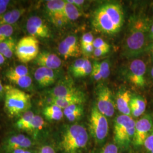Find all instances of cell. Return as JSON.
I'll use <instances>...</instances> for the list:
<instances>
[{"label":"cell","mask_w":153,"mask_h":153,"mask_svg":"<svg viewBox=\"0 0 153 153\" xmlns=\"http://www.w3.org/2000/svg\"><path fill=\"white\" fill-rule=\"evenodd\" d=\"M150 27L147 18L140 16L131 17L123 48L124 57L131 59L141 55L148 49Z\"/></svg>","instance_id":"1"},{"label":"cell","mask_w":153,"mask_h":153,"mask_svg":"<svg viewBox=\"0 0 153 153\" xmlns=\"http://www.w3.org/2000/svg\"><path fill=\"white\" fill-rule=\"evenodd\" d=\"M124 21V12L119 3H105L98 6L93 13V27L99 33L107 35L119 33Z\"/></svg>","instance_id":"2"},{"label":"cell","mask_w":153,"mask_h":153,"mask_svg":"<svg viewBox=\"0 0 153 153\" xmlns=\"http://www.w3.org/2000/svg\"><path fill=\"white\" fill-rule=\"evenodd\" d=\"M5 109L9 116H20L30 110L31 106V98L30 94L11 85L5 86Z\"/></svg>","instance_id":"3"},{"label":"cell","mask_w":153,"mask_h":153,"mask_svg":"<svg viewBox=\"0 0 153 153\" xmlns=\"http://www.w3.org/2000/svg\"><path fill=\"white\" fill-rule=\"evenodd\" d=\"M88 135L84 126L74 124L66 129L62 137L61 146L65 153H76L88 144Z\"/></svg>","instance_id":"4"},{"label":"cell","mask_w":153,"mask_h":153,"mask_svg":"<svg viewBox=\"0 0 153 153\" xmlns=\"http://www.w3.org/2000/svg\"><path fill=\"white\" fill-rule=\"evenodd\" d=\"M136 122L131 116L121 115L116 117L114 125V139L120 146H126L133 138Z\"/></svg>","instance_id":"5"},{"label":"cell","mask_w":153,"mask_h":153,"mask_svg":"<svg viewBox=\"0 0 153 153\" xmlns=\"http://www.w3.org/2000/svg\"><path fill=\"white\" fill-rule=\"evenodd\" d=\"M39 52V42L35 37L25 36L17 42L15 55L23 64L34 60Z\"/></svg>","instance_id":"6"},{"label":"cell","mask_w":153,"mask_h":153,"mask_svg":"<svg viewBox=\"0 0 153 153\" xmlns=\"http://www.w3.org/2000/svg\"><path fill=\"white\" fill-rule=\"evenodd\" d=\"M89 128L91 134L98 142L103 141L108 134V124L107 117L99 111L96 106L91 109Z\"/></svg>","instance_id":"7"},{"label":"cell","mask_w":153,"mask_h":153,"mask_svg":"<svg viewBox=\"0 0 153 153\" xmlns=\"http://www.w3.org/2000/svg\"><path fill=\"white\" fill-rule=\"evenodd\" d=\"M99 111L105 117H112L115 114V104L113 95L109 88L104 85L97 89V106Z\"/></svg>","instance_id":"8"},{"label":"cell","mask_w":153,"mask_h":153,"mask_svg":"<svg viewBox=\"0 0 153 153\" xmlns=\"http://www.w3.org/2000/svg\"><path fill=\"white\" fill-rule=\"evenodd\" d=\"M65 1L50 0L45 2V9L49 19L57 27H62L68 21L64 13Z\"/></svg>","instance_id":"9"},{"label":"cell","mask_w":153,"mask_h":153,"mask_svg":"<svg viewBox=\"0 0 153 153\" xmlns=\"http://www.w3.org/2000/svg\"><path fill=\"white\" fill-rule=\"evenodd\" d=\"M28 35L36 38H49L51 30L44 20L38 15H31L28 17L25 25Z\"/></svg>","instance_id":"10"},{"label":"cell","mask_w":153,"mask_h":153,"mask_svg":"<svg viewBox=\"0 0 153 153\" xmlns=\"http://www.w3.org/2000/svg\"><path fill=\"white\" fill-rule=\"evenodd\" d=\"M146 65L141 59H134L130 63L127 76L128 80L136 88H143L145 86V73Z\"/></svg>","instance_id":"11"},{"label":"cell","mask_w":153,"mask_h":153,"mask_svg":"<svg viewBox=\"0 0 153 153\" xmlns=\"http://www.w3.org/2000/svg\"><path fill=\"white\" fill-rule=\"evenodd\" d=\"M35 145L33 138L23 133H13L6 138L3 143V150L6 153H10L20 149H31Z\"/></svg>","instance_id":"12"},{"label":"cell","mask_w":153,"mask_h":153,"mask_svg":"<svg viewBox=\"0 0 153 153\" xmlns=\"http://www.w3.org/2000/svg\"><path fill=\"white\" fill-rule=\"evenodd\" d=\"M47 93L51 99L63 98L83 94L75 86L71 79H69L61 80Z\"/></svg>","instance_id":"13"},{"label":"cell","mask_w":153,"mask_h":153,"mask_svg":"<svg viewBox=\"0 0 153 153\" xmlns=\"http://www.w3.org/2000/svg\"><path fill=\"white\" fill-rule=\"evenodd\" d=\"M153 128V120L150 115L143 116L136 123L135 133L133 138L136 146L143 145L144 142Z\"/></svg>","instance_id":"14"},{"label":"cell","mask_w":153,"mask_h":153,"mask_svg":"<svg viewBox=\"0 0 153 153\" xmlns=\"http://www.w3.org/2000/svg\"><path fill=\"white\" fill-rule=\"evenodd\" d=\"M58 52L65 60L80 57L82 54L81 45L74 35H69L63 39L58 45Z\"/></svg>","instance_id":"15"},{"label":"cell","mask_w":153,"mask_h":153,"mask_svg":"<svg viewBox=\"0 0 153 153\" xmlns=\"http://www.w3.org/2000/svg\"><path fill=\"white\" fill-rule=\"evenodd\" d=\"M33 78L39 88H47L55 83L57 74L54 70L45 67H38L34 71Z\"/></svg>","instance_id":"16"},{"label":"cell","mask_w":153,"mask_h":153,"mask_svg":"<svg viewBox=\"0 0 153 153\" xmlns=\"http://www.w3.org/2000/svg\"><path fill=\"white\" fill-rule=\"evenodd\" d=\"M34 63L39 67H45L52 70H56L62 65V60L57 55L46 51L39 52Z\"/></svg>","instance_id":"17"},{"label":"cell","mask_w":153,"mask_h":153,"mask_svg":"<svg viewBox=\"0 0 153 153\" xmlns=\"http://www.w3.org/2000/svg\"><path fill=\"white\" fill-rule=\"evenodd\" d=\"M131 95L130 91L121 89L117 93L116 96V107L122 115L131 116L130 109V102Z\"/></svg>","instance_id":"18"},{"label":"cell","mask_w":153,"mask_h":153,"mask_svg":"<svg viewBox=\"0 0 153 153\" xmlns=\"http://www.w3.org/2000/svg\"><path fill=\"white\" fill-rule=\"evenodd\" d=\"M26 12V9L24 7L13 8L8 10L0 16V26L14 25Z\"/></svg>","instance_id":"19"},{"label":"cell","mask_w":153,"mask_h":153,"mask_svg":"<svg viewBox=\"0 0 153 153\" xmlns=\"http://www.w3.org/2000/svg\"><path fill=\"white\" fill-rule=\"evenodd\" d=\"M85 98L84 94L63 98L51 99L50 104H55L62 109L74 104H82Z\"/></svg>","instance_id":"20"},{"label":"cell","mask_w":153,"mask_h":153,"mask_svg":"<svg viewBox=\"0 0 153 153\" xmlns=\"http://www.w3.org/2000/svg\"><path fill=\"white\" fill-rule=\"evenodd\" d=\"M146 108L145 100L139 96H131L130 102V109L131 115L134 117H139L144 113Z\"/></svg>","instance_id":"21"},{"label":"cell","mask_w":153,"mask_h":153,"mask_svg":"<svg viewBox=\"0 0 153 153\" xmlns=\"http://www.w3.org/2000/svg\"><path fill=\"white\" fill-rule=\"evenodd\" d=\"M17 41L16 38L11 36L0 43V53L6 59H11L15 54Z\"/></svg>","instance_id":"22"},{"label":"cell","mask_w":153,"mask_h":153,"mask_svg":"<svg viewBox=\"0 0 153 153\" xmlns=\"http://www.w3.org/2000/svg\"><path fill=\"white\" fill-rule=\"evenodd\" d=\"M44 117L49 121H59L64 117L63 110L55 104H49L43 110Z\"/></svg>","instance_id":"23"},{"label":"cell","mask_w":153,"mask_h":153,"mask_svg":"<svg viewBox=\"0 0 153 153\" xmlns=\"http://www.w3.org/2000/svg\"><path fill=\"white\" fill-rule=\"evenodd\" d=\"M34 116V113L33 111H31L30 109L23 114L19 116V119L15 124L16 129L21 131L28 132L30 129Z\"/></svg>","instance_id":"24"},{"label":"cell","mask_w":153,"mask_h":153,"mask_svg":"<svg viewBox=\"0 0 153 153\" xmlns=\"http://www.w3.org/2000/svg\"><path fill=\"white\" fill-rule=\"evenodd\" d=\"M11 83L22 90H31L33 88V78L30 75L27 76H9L6 78Z\"/></svg>","instance_id":"25"},{"label":"cell","mask_w":153,"mask_h":153,"mask_svg":"<svg viewBox=\"0 0 153 153\" xmlns=\"http://www.w3.org/2000/svg\"><path fill=\"white\" fill-rule=\"evenodd\" d=\"M64 115L71 122L78 120L83 113V108L82 104H74L68 107L63 109Z\"/></svg>","instance_id":"26"},{"label":"cell","mask_w":153,"mask_h":153,"mask_svg":"<svg viewBox=\"0 0 153 153\" xmlns=\"http://www.w3.org/2000/svg\"><path fill=\"white\" fill-rule=\"evenodd\" d=\"M44 126L45 121L43 118L40 115H35L31 122L30 129L27 133L30 134L33 138L35 140V138L38 137L40 133L42 131Z\"/></svg>","instance_id":"27"},{"label":"cell","mask_w":153,"mask_h":153,"mask_svg":"<svg viewBox=\"0 0 153 153\" xmlns=\"http://www.w3.org/2000/svg\"><path fill=\"white\" fill-rule=\"evenodd\" d=\"M65 1L64 13L68 22L76 21L82 16V13L79 8L71 3Z\"/></svg>","instance_id":"28"},{"label":"cell","mask_w":153,"mask_h":153,"mask_svg":"<svg viewBox=\"0 0 153 153\" xmlns=\"http://www.w3.org/2000/svg\"><path fill=\"white\" fill-rule=\"evenodd\" d=\"M30 72L27 66L23 64L14 66L7 69L5 71V76H29Z\"/></svg>","instance_id":"29"},{"label":"cell","mask_w":153,"mask_h":153,"mask_svg":"<svg viewBox=\"0 0 153 153\" xmlns=\"http://www.w3.org/2000/svg\"><path fill=\"white\" fill-rule=\"evenodd\" d=\"M86 60V58H79L76 59L71 65L69 67V71L74 77H77L79 73L85 65Z\"/></svg>","instance_id":"30"},{"label":"cell","mask_w":153,"mask_h":153,"mask_svg":"<svg viewBox=\"0 0 153 153\" xmlns=\"http://www.w3.org/2000/svg\"><path fill=\"white\" fill-rule=\"evenodd\" d=\"M14 31L15 28L13 25L0 26V43L13 36Z\"/></svg>","instance_id":"31"},{"label":"cell","mask_w":153,"mask_h":153,"mask_svg":"<svg viewBox=\"0 0 153 153\" xmlns=\"http://www.w3.org/2000/svg\"><path fill=\"white\" fill-rule=\"evenodd\" d=\"M99 69L102 79H106L110 74V66L108 60L103 61L99 63Z\"/></svg>","instance_id":"32"},{"label":"cell","mask_w":153,"mask_h":153,"mask_svg":"<svg viewBox=\"0 0 153 153\" xmlns=\"http://www.w3.org/2000/svg\"><path fill=\"white\" fill-rule=\"evenodd\" d=\"M92 69H93V65L91 64V62H90V61L87 59L85 65L83 66L81 71L79 73L76 78H81V77L88 76V75L91 74Z\"/></svg>","instance_id":"33"},{"label":"cell","mask_w":153,"mask_h":153,"mask_svg":"<svg viewBox=\"0 0 153 153\" xmlns=\"http://www.w3.org/2000/svg\"><path fill=\"white\" fill-rule=\"evenodd\" d=\"M91 75L93 77V79L96 81H100L102 79L100 71V69H99V62H97V61L94 62L93 65V69H92Z\"/></svg>","instance_id":"34"},{"label":"cell","mask_w":153,"mask_h":153,"mask_svg":"<svg viewBox=\"0 0 153 153\" xmlns=\"http://www.w3.org/2000/svg\"><path fill=\"white\" fill-rule=\"evenodd\" d=\"M93 46L94 48H99V49H107L109 50L110 46L106 42H105L103 39L100 38L94 39L93 42Z\"/></svg>","instance_id":"35"},{"label":"cell","mask_w":153,"mask_h":153,"mask_svg":"<svg viewBox=\"0 0 153 153\" xmlns=\"http://www.w3.org/2000/svg\"><path fill=\"white\" fill-rule=\"evenodd\" d=\"M94 40V39L91 33H85L83 35L82 38L81 39V46L93 44Z\"/></svg>","instance_id":"36"},{"label":"cell","mask_w":153,"mask_h":153,"mask_svg":"<svg viewBox=\"0 0 153 153\" xmlns=\"http://www.w3.org/2000/svg\"><path fill=\"white\" fill-rule=\"evenodd\" d=\"M143 145L148 152H150L153 149V128L150 133L145 140Z\"/></svg>","instance_id":"37"},{"label":"cell","mask_w":153,"mask_h":153,"mask_svg":"<svg viewBox=\"0 0 153 153\" xmlns=\"http://www.w3.org/2000/svg\"><path fill=\"white\" fill-rule=\"evenodd\" d=\"M100 153H119L118 148L114 143H108L102 149Z\"/></svg>","instance_id":"38"},{"label":"cell","mask_w":153,"mask_h":153,"mask_svg":"<svg viewBox=\"0 0 153 153\" xmlns=\"http://www.w3.org/2000/svg\"><path fill=\"white\" fill-rule=\"evenodd\" d=\"M13 1L10 0H0V16L7 11Z\"/></svg>","instance_id":"39"},{"label":"cell","mask_w":153,"mask_h":153,"mask_svg":"<svg viewBox=\"0 0 153 153\" xmlns=\"http://www.w3.org/2000/svg\"><path fill=\"white\" fill-rule=\"evenodd\" d=\"M94 49L95 48H94L93 44L81 46V52H82V53H83L84 54L86 55H91V53H93Z\"/></svg>","instance_id":"40"},{"label":"cell","mask_w":153,"mask_h":153,"mask_svg":"<svg viewBox=\"0 0 153 153\" xmlns=\"http://www.w3.org/2000/svg\"><path fill=\"white\" fill-rule=\"evenodd\" d=\"M109 50H107V49H99V48H95L93 54L94 56L95 57H100L102 56H103L104 55H106L109 52Z\"/></svg>","instance_id":"41"},{"label":"cell","mask_w":153,"mask_h":153,"mask_svg":"<svg viewBox=\"0 0 153 153\" xmlns=\"http://www.w3.org/2000/svg\"><path fill=\"white\" fill-rule=\"evenodd\" d=\"M38 153H56L54 149L49 145H45L40 149Z\"/></svg>","instance_id":"42"},{"label":"cell","mask_w":153,"mask_h":153,"mask_svg":"<svg viewBox=\"0 0 153 153\" xmlns=\"http://www.w3.org/2000/svg\"><path fill=\"white\" fill-rule=\"evenodd\" d=\"M10 153H34L31 149H20L13 151Z\"/></svg>","instance_id":"43"},{"label":"cell","mask_w":153,"mask_h":153,"mask_svg":"<svg viewBox=\"0 0 153 153\" xmlns=\"http://www.w3.org/2000/svg\"><path fill=\"white\" fill-rule=\"evenodd\" d=\"M5 86L2 85V83L0 79V101H2L4 100L5 98Z\"/></svg>","instance_id":"44"},{"label":"cell","mask_w":153,"mask_h":153,"mask_svg":"<svg viewBox=\"0 0 153 153\" xmlns=\"http://www.w3.org/2000/svg\"><path fill=\"white\" fill-rule=\"evenodd\" d=\"M66 1L78 7H80L81 6L83 5L85 2L84 1H81H81H79V0H78V1L77 0H66Z\"/></svg>","instance_id":"45"},{"label":"cell","mask_w":153,"mask_h":153,"mask_svg":"<svg viewBox=\"0 0 153 153\" xmlns=\"http://www.w3.org/2000/svg\"><path fill=\"white\" fill-rule=\"evenodd\" d=\"M148 50L150 52V55H151L152 59V61H153V44L149 45Z\"/></svg>","instance_id":"46"},{"label":"cell","mask_w":153,"mask_h":153,"mask_svg":"<svg viewBox=\"0 0 153 153\" xmlns=\"http://www.w3.org/2000/svg\"><path fill=\"white\" fill-rule=\"evenodd\" d=\"M6 58L0 53V66L2 65L5 62Z\"/></svg>","instance_id":"47"},{"label":"cell","mask_w":153,"mask_h":153,"mask_svg":"<svg viewBox=\"0 0 153 153\" xmlns=\"http://www.w3.org/2000/svg\"><path fill=\"white\" fill-rule=\"evenodd\" d=\"M153 36V24L150 27L149 32V39L152 38Z\"/></svg>","instance_id":"48"},{"label":"cell","mask_w":153,"mask_h":153,"mask_svg":"<svg viewBox=\"0 0 153 153\" xmlns=\"http://www.w3.org/2000/svg\"><path fill=\"white\" fill-rule=\"evenodd\" d=\"M151 76H152V78L153 81V67L152 68V70H151Z\"/></svg>","instance_id":"49"},{"label":"cell","mask_w":153,"mask_h":153,"mask_svg":"<svg viewBox=\"0 0 153 153\" xmlns=\"http://www.w3.org/2000/svg\"><path fill=\"white\" fill-rule=\"evenodd\" d=\"M150 40H153V36L152 38H151L150 39Z\"/></svg>","instance_id":"50"},{"label":"cell","mask_w":153,"mask_h":153,"mask_svg":"<svg viewBox=\"0 0 153 153\" xmlns=\"http://www.w3.org/2000/svg\"><path fill=\"white\" fill-rule=\"evenodd\" d=\"M150 153H153V149L152 150V151H151V152H150Z\"/></svg>","instance_id":"51"},{"label":"cell","mask_w":153,"mask_h":153,"mask_svg":"<svg viewBox=\"0 0 153 153\" xmlns=\"http://www.w3.org/2000/svg\"><path fill=\"white\" fill-rule=\"evenodd\" d=\"M0 153H3V152H2V150H0Z\"/></svg>","instance_id":"52"}]
</instances>
